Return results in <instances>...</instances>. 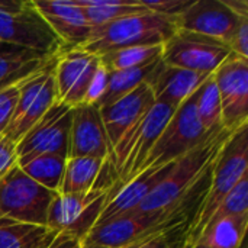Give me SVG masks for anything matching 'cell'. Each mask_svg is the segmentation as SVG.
Instances as JSON below:
<instances>
[{
  "label": "cell",
  "instance_id": "6da1fadb",
  "mask_svg": "<svg viewBox=\"0 0 248 248\" xmlns=\"http://www.w3.org/2000/svg\"><path fill=\"white\" fill-rule=\"evenodd\" d=\"M177 31L176 19L148 10L93 28L81 49L102 55L132 46L164 45Z\"/></svg>",
  "mask_w": 248,
  "mask_h": 248
},
{
  "label": "cell",
  "instance_id": "7a4b0ae2",
  "mask_svg": "<svg viewBox=\"0 0 248 248\" xmlns=\"http://www.w3.org/2000/svg\"><path fill=\"white\" fill-rule=\"evenodd\" d=\"M248 169V125L240 128L231 135L221 154L217 157L209 186L201 201V205L195 214L189 228V244H196L203 228L211 221L212 215L218 209L224 198L232 190V187L247 176Z\"/></svg>",
  "mask_w": 248,
  "mask_h": 248
},
{
  "label": "cell",
  "instance_id": "3957f363",
  "mask_svg": "<svg viewBox=\"0 0 248 248\" xmlns=\"http://www.w3.org/2000/svg\"><path fill=\"white\" fill-rule=\"evenodd\" d=\"M177 109L170 105L155 102L148 113L134 125L113 147L108 157L121 185L129 183L142 173L144 163L160 138L163 129Z\"/></svg>",
  "mask_w": 248,
  "mask_h": 248
},
{
  "label": "cell",
  "instance_id": "277c9868",
  "mask_svg": "<svg viewBox=\"0 0 248 248\" xmlns=\"http://www.w3.org/2000/svg\"><path fill=\"white\" fill-rule=\"evenodd\" d=\"M55 195L15 164L0 176V219L46 227L48 209Z\"/></svg>",
  "mask_w": 248,
  "mask_h": 248
},
{
  "label": "cell",
  "instance_id": "5b68a950",
  "mask_svg": "<svg viewBox=\"0 0 248 248\" xmlns=\"http://www.w3.org/2000/svg\"><path fill=\"white\" fill-rule=\"evenodd\" d=\"M0 42L55 57L65 51L62 42L33 7L32 0L0 1Z\"/></svg>",
  "mask_w": 248,
  "mask_h": 248
},
{
  "label": "cell",
  "instance_id": "8992f818",
  "mask_svg": "<svg viewBox=\"0 0 248 248\" xmlns=\"http://www.w3.org/2000/svg\"><path fill=\"white\" fill-rule=\"evenodd\" d=\"M212 134H208L199 121L195 93L182 106L177 108L166 128L163 129L154 148L148 154L142 171L150 167H160L179 160L180 157L201 145Z\"/></svg>",
  "mask_w": 248,
  "mask_h": 248
},
{
  "label": "cell",
  "instance_id": "52a82bcc",
  "mask_svg": "<svg viewBox=\"0 0 248 248\" xmlns=\"http://www.w3.org/2000/svg\"><path fill=\"white\" fill-rule=\"evenodd\" d=\"M55 61L57 58L49 65L17 84V100L10 124L3 134L15 144H17L57 102Z\"/></svg>",
  "mask_w": 248,
  "mask_h": 248
},
{
  "label": "cell",
  "instance_id": "ba28073f",
  "mask_svg": "<svg viewBox=\"0 0 248 248\" xmlns=\"http://www.w3.org/2000/svg\"><path fill=\"white\" fill-rule=\"evenodd\" d=\"M110 190H90L73 195L57 193L48 209L46 228L57 234L73 237L83 244L109 202Z\"/></svg>",
  "mask_w": 248,
  "mask_h": 248
},
{
  "label": "cell",
  "instance_id": "9c48e42d",
  "mask_svg": "<svg viewBox=\"0 0 248 248\" xmlns=\"http://www.w3.org/2000/svg\"><path fill=\"white\" fill-rule=\"evenodd\" d=\"M195 214L180 217H155L129 212L118 218L96 224L86 237V246H99L103 248H124L135 244L145 237L158 234L185 221H193ZM81 244V246H83Z\"/></svg>",
  "mask_w": 248,
  "mask_h": 248
},
{
  "label": "cell",
  "instance_id": "30bf717a",
  "mask_svg": "<svg viewBox=\"0 0 248 248\" xmlns=\"http://www.w3.org/2000/svg\"><path fill=\"white\" fill-rule=\"evenodd\" d=\"M71 121L73 109L55 102L16 144L17 166L45 154L68 158Z\"/></svg>",
  "mask_w": 248,
  "mask_h": 248
},
{
  "label": "cell",
  "instance_id": "8fae6325",
  "mask_svg": "<svg viewBox=\"0 0 248 248\" xmlns=\"http://www.w3.org/2000/svg\"><path fill=\"white\" fill-rule=\"evenodd\" d=\"M231 52V48L218 39L179 29L163 45L161 61L183 70L214 74Z\"/></svg>",
  "mask_w": 248,
  "mask_h": 248
},
{
  "label": "cell",
  "instance_id": "7c38bea8",
  "mask_svg": "<svg viewBox=\"0 0 248 248\" xmlns=\"http://www.w3.org/2000/svg\"><path fill=\"white\" fill-rule=\"evenodd\" d=\"M214 80L221 99L222 128L234 134L248 125V58L231 52L215 70Z\"/></svg>",
  "mask_w": 248,
  "mask_h": 248
},
{
  "label": "cell",
  "instance_id": "4fadbf2b",
  "mask_svg": "<svg viewBox=\"0 0 248 248\" xmlns=\"http://www.w3.org/2000/svg\"><path fill=\"white\" fill-rule=\"evenodd\" d=\"M99 67L100 57L81 48L61 52L55 61L57 102L71 109L84 105Z\"/></svg>",
  "mask_w": 248,
  "mask_h": 248
},
{
  "label": "cell",
  "instance_id": "5bb4252c",
  "mask_svg": "<svg viewBox=\"0 0 248 248\" xmlns=\"http://www.w3.org/2000/svg\"><path fill=\"white\" fill-rule=\"evenodd\" d=\"M32 3L65 49L81 48L87 42L93 28L77 0H32Z\"/></svg>",
  "mask_w": 248,
  "mask_h": 248
},
{
  "label": "cell",
  "instance_id": "9a60e30c",
  "mask_svg": "<svg viewBox=\"0 0 248 248\" xmlns=\"http://www.w3.org/2000/svg\"><path fill=\"white\" fill-rule=\"evenodd\" d=\"M241 20L243 19L227 9L221 0H193V3L179 16L177 28L230 45Z\"/></svg>",
  "mask_w": 248,
  "mask_h": 248
},
{
  "label": "cell",
  "instance_id": "2e32d148",
  "mask_svg": "<svg viewBox=\"0 0 248 248\" xmlns=\"http://www.w3.org/2000/svg\"><path fill=\"white\" fill-rule=\"evenodd\" d=\"M154 103V94L148 81H145L113 103L99 108L110 153L119 140L148 113Z\"/></svg>",
  "mask_w": 248,
  "mask_h": 248
},
{
  "label": "cell",
  "instance_id": "e0dca14e",
  "mask_svg": "<svg viewBox=\"0 0 248 248\" xmlns=\"http://www.w3.org/2000/svg\"><path fill=\"white\" fill-rule=\"evenodd\" d=\"M110 155L106 131L96 105H81L73 109L68 158L89 157L106 160Z\"/></svg>",
  "mask_w": 248,
  "mask_h": 248
},
{
  "label": "cell",
  "instance_id": "ac0fdd59",
  "mask_svg": "<svg viewBox=\"0 0 248 248\" xmlns=\"http://www.w3.org/2000/svg\"><path fill=\"white\" fill-rule=\"evenodd\" d=\"M173 164L174 161L160 167H150L126 185H121L118 182L110 190L109 202L103 208L96 224L137 211L141 203L154 192V189L167 177Z\"/></svg>",
  "mask_w": 248,
  "mask_h": 248
},
{
  "label": "cell",
  "instance_id": "d6986e66",
  "mask_svg": "<svg viewBox=\"0 0 248 248\" xmlns=\"http://www.w3.org/2000/svg\"><path fill=\"white\" fill-rule=\"evenodd\" d=\"M212 74L171 67L160 61L148 78L155 102L170 105L174 109L192 97Z\"/></svg>",
  "mask_w": 248,
  "mask_h": 248
},
{
  "label": "cell",
  "instance_id": "ffe728a7",
  "mask_svg": "<svg viewBox=\"0 0 248 248\" xmlns=\"http://www.w3.org/2000/svg\"><path fill=\"white\" fill-rule=\"evenodd\" d=\"M57 57L0 42V90L19 84L22 80L49 65Z\"/></svg>",
  "mask_w": 248,
  "mask_h": 248
},
{
  "label": "cell",
  "instance_id": "44dd1931",
  "mask_svg": "<svg viewBox=\"0 0 248 248\" xmlns=\"http://www.w3.org/2000/svg\"><path fill=\"white\" fill-rule=\"evenodd\" d=\"M247 228L248 215L214 218L203 228L196 244L209 248H241Z\"/></svg>",
  "mask_w": 248,
  "mask_h": 248
},
{
  "label": "cell",
  "instance_id": "7402d4cb",
  "mask_svg": "<svg viewBox=\"0 0 248 248\" xmlns=\"http://www.w3.org/2000/svg\"><path fill=\"white\" fill-rule=\"evenodd\" d=\"M57 235L46 227L0 219V248H46Z\"/></svg>",
  "mask_w": 248,
  "mask_h": 248
},
{
  "label": "cell",
  "instance_id": "603a6c76",
  "mask_svg": "<svg viewBox=\"0 0 248 248\" xmlns=\"http://www.w3.org/2000/svg\"><path fill=\"white\" fill-rule=\"evenodd\" d=\"M103 163L105 160L89 158V157L67 158L64 177H62L58 193L73 195V193L90 192Z\"/></svg>",
  "mask_w": 248,
  "mask_h": 248
},
{
  "label": "cell",
  "instance_id": "cb8c5ba5",
  "mask_svg": "<svg viewBox=\"0 0 248 248\" xmlns=\"http://www.w3.org/2000/svg\"><path fill=\"white\" fill-rule=\"evenodd\" d=\"M78 6L84 12L87 22L92 28L102 26L125 16L148 12L144 4L137 0H119V1H102V0H77Z\"/></svg>",
  "mask_w": 248,
  "mask_h": 248
},
{
  "label": "cell",
  "instance_id": "d4e9b609",
  "mask_svg": "<svg viewBox=\"0 0 248 248\" xmlns=\"http://www.w3.org/2000/svg\"><path fill=\"white\" fill-rule=\"evenodd\" d=\"M99 57L102 65L108 73L124 71V70L147 67L158 62L163 57V45L124 48V49H116L102 54Z\"/></svg>",
  "mask_w": 248,
  "mask_h": 248
},
{
  "label": "cell",
  "instance_id": "484cf974",
  "mask_svg": "<svg viewBox=\"0 0 248 248\" xmlns=\"http://www.w3.org/2000/svg\"><path fill=\"white\" fill-rule=\"evenodd\" d=\"M158 62L151 64V65H147V67H140V68H131V70H124V71L108 73L106 92H105L103 97L100 99V102L97 103V108L113 103L115 100H118V99L124 97L125 94L131 93L132 90H135L142 83L148 81V78L151 77V74L155 70V67H157Z\"/></svg>",
  "mask_w": 248,
  "mask_h": 248
},
{
  "label": "cell",
  "instance_id": "4316f807",
  "mask_svg": "<svg viewBox=\"0 0 248 248\" xmlns=\"http://www.w3.org/2000/svg\"><path fill=\"white\" fill-rule=\"evenodd\" d=\"M65 163H67L65 157L45 154L19 167L33 182H36L38 185L44 186L45 189L54 193H58L62 177H64Z\"/></svg>",
  "mask_w": 248,
  "mask_h": 248
},
{
  "label": "cell",
  "instance_id": "83f0119b",
  "mask_svg": "<svg viewBox=\"0 0 248 248\" xmlns=\"http://www.w3.org/2000/svg\"><path fill=\"white\" fill-rule=\"evenodd\" d=\"M196 112L203 129L208 134H214L222 129V110L221 99L214 80V74L201 86L196 92Z\"/></svg>",
  "mask_w": 248,
  "mask_h": 248
},
{
  "label": "cell",
  "instance_id": "f1b7e54d",
  "mask_svg": "<svg viewBox=\"0 0 248 248\" xmlns=\"http://www.w3.org/2000/svg\"><path fill=\"white\" fill-rule=\"evenodd\" d=\"M190 222L192 221H185L124 248H187Z\"/></svg>",
  "mask_w": 248,
  "mask_h": 248
},
{
  "label": "cell",
  "instance_id": "f546056e",
  "mask_svg": "<svg viewBox=\"0 0 248 248\" xmlns=\"http://www.w3.org/2000/svg\"><path fill=\"white\" fill-rule=\"evenodd\" d=\"M244 215H248V174L244 176L232 187V190L224 198V201L219 203L218 209L215 211L211 219L224 218V217H244Z\"/></svg>",
  "mask_w": 248,
  "mask_h": 248
},
{
  "label": "cell",
  "instance_id": "4dcf8cb0",
  "mask_svg": "<svg viewBox=\"0 0 248 248\" xmlns=\"http://www.w3.org/2000/svg\"><path fill=\"white\" fill-rule=\"evenodd\" d=\"M144 7L153 13L171 17V19H179V16L193 3V0H155V1H145L141 0Z\"/></svg>",
  "mask_w": 248,
  "mask_h": 248
},
{
  "label": "cell",
  "instance_id": "1f68e13d",
  "mask_svg": "<svg viewBox=\"0 0 248 248\" xmlns=\"http://www.w3.org/2000/svg\"><path fill=\"white\" fill-rule=\"evenodd\" d=\"M17 100V84L0 90V135L7 129Z\"/></svg>",
  "mask_w": 248,
  "mask_h": 248
},
{
  "label": "cell",
  "instance_id": "d6a6232c",
  "mask_svg": "<svg viewBox=\"0 0 248 248\" xmlns=\"http://www.w3.org/2000/svg\"><path fill=\"white\" fill-rule=\"evenodd\" d=\"M106 86H108V71L105 70V67L100 62V67L90 84V89L87 92V97H86V103L84 105H96L100 102V99L103 97L105 92H106Z\"/></svg>",
  "mask_w": 248,
  "mask_h": 248
},
{
  "label": "cell",
  "instance_id": "836d02e7",
  "mask_svg": "<svg viewBox=\"0 0 248 248\" xmlns=\"http://www.w3.org/2000/svg\"><path fill=\"white\" fill-rule=\"evenodd\" d=\"M17 164L16 144L6 135H0V176Z\"/></svg>",
  "mask_w": 248,
  "mask_h": 248
},
{
  "label": "cell",
  "instance_id": "e575fe53",
  "mask_svg": "<svg viewBox=\"0 0 248 248\" xmlns=\"http://www.w3.org/2000/svg\"><path fill=\"white\" fill-rule=\"evenodd\" d=\"M228 46L237 55L248 58V19H243L240 22V25H238L235 33L232 35Z\"/></svg>",
  "mask_w": 248,
  "mask_h": 248
},
{
  "label": "cell",
  "instance_id": "d590c367",
  "mask_svg": "<svg viewBox=\"0 0 248 248\" xmlns=\"http://www.w3.org/2000/svg\"><path fill=\"white\" fill-rule=\"evenodd\" d=\"M225 7L232 12L240 19H248V1L247 0H221Z\"/></svg>",
  "mask_w": 248,
  "mask_h": 248
},
{
  "label": "cell",
  "instance_id": "8d00e7d4",
  "mask_svg": "<svg viewBox=\"0 0 248 248\" xmlns=\"http://www.w3.org/2000/svg\"><path fill=\"white\" fill-rule=\"evenodd\" d=\"M48 248H81V243L65 234H58Z\"/></svg>",
  "mask_w": 248,
  "mask_h": 248
},
{
  "label": "cell",
  "instance_id": "74e56055",
  "mask_svg": "<svg viewBox=\"0 0 248 248\" xmlns=\"http://www.w3.org/2000/svg\"><path fill=\"white\" fill-rule=\"evenodd\" d=\"M187 248H209V247H205V246H201V244H195V246H190V244H189V247Z\"/></svg>",
  "mask_w": 248,
  "mask_h": 248
},
{
  "label": "cell",
  "instance_id": "f35d334b",
  "mask_svg": "<svg viewBox=\"0 0 248 248\" xmlns=\"http://www.w3.org/2000/svg\"><path fill=\"white\" fill-rule=\"evenodd\" d=\"M81 248H103V247H99V246H86V244H83Z\"/></svg>",
  "mask_w": 248,
  "mask_h": 248
},
{
  "label": "cell",
  "instance_id": "ab89813d",
  "mask_svg": "<svg viewBox=\"0 0 248 248\" xmlns=\"http://www.w3.org/2000/svg\"><path fill=\"white\" fill-rule=\"evenodd\" d=\"M48 247H49V246H48ZM48 247H46V248H48Z\"/></svg>",
  "mask_w": 248,
  "mask_h": 248
}]
</instances>
